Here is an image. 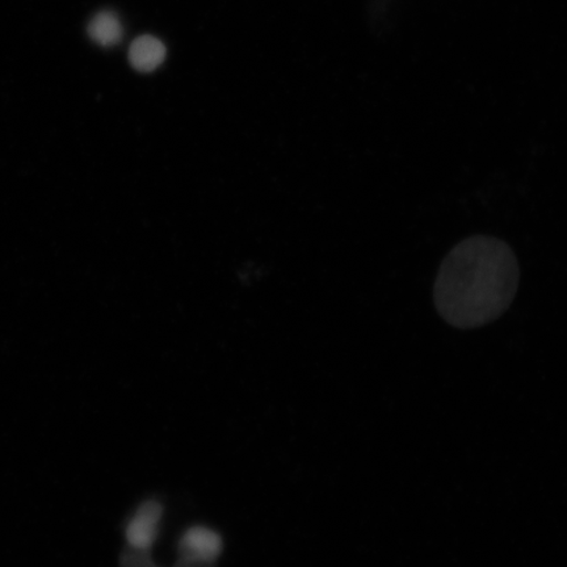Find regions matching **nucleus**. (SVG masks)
<instances>
[{"instance_id": "f257e3e1", "label": "nucleus", "mask_w": 567, "mask_h": 567, "mask_svg": "<svg viewBox=\"0 0 567 567\" xmlns=\"http://www.w3.org/2000/svg\"><path fill=\"white\" fill-rule=\"evenodd\" d=\"M519 280V265L506 243L487 236L461 240L439 268L437 313L456 329L482 328L512 307Z\"/></svg>"}, {"instance_id": "f03ea898", "label": "nucleus", "mask_w": 567, "mask_h": 567, "mask_svg": "<svg viewBox=\"0 0 567 567\" xmlns=\"http://www.w3.org/2000/svg\"><path fill=\"white\" fill-rule=\"evenodd\" d=\"M163 515L161 503L148 501L137 509V514L127 524L126 540L131 547L148 550L157 540L159 523Z\"/></svg>"}, {"instance_id": "7ed1b4c3", "label": "nucleus", "mask_w": 567, "mask_h": 567, "mask_svg": "<svg viewBox=\"0 0 567 567\" xmlns=\"http://www.w3.org/2000/svg\"><path fill=\"white\" fill-rule=\"evenodd\" d=\"M179 551L181 556L215 564L223 553V538L209 528L193 527L183 535Z\"/></svg>"}, {"instance_id": "20e7f679", "label": "nucleus", "mask_w": 567, "mask_h": 567, "mask_svg": "<svg viewBox=\"0 0 567 567\" xmlns=\"http://www.w3.org/2000/svg\"><path fill=\"white\" fill-rule=\"evenodd\" d=\"M167 56V49L163 42L151 34L140 35L132 42L127 59L138 73L148 74L162 66Z\"/></svg>"}, {"instance_id": "39448f33", "label": "nucleus", "mask_w": 567, "mask_h": 567, "mask_svg": "<svg viewBox=\"0 0 567 567\" xmlns=\"http://www.w3.org/2000/svg\"><path fill=\"white\" fill-rule=\"evenodd\" d=\"M90 39L99 47L112 48L122 44L124 27L116 12H97L87 27Z\"/></svg>"}]
</instances>
